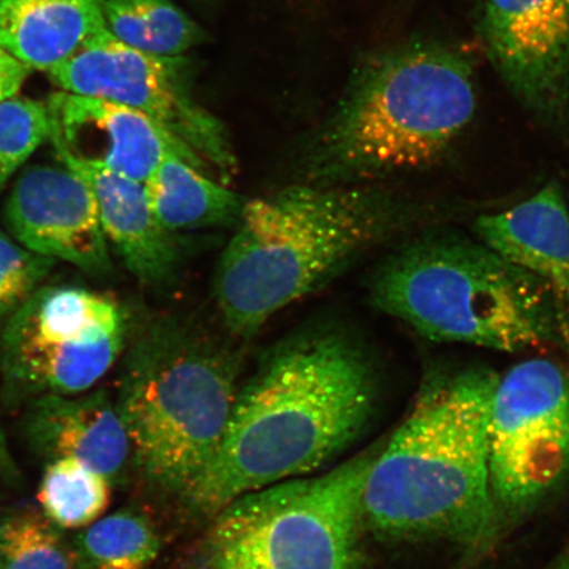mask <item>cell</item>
<instances>
[{
	"instance_id": "obj_22",
	"label": "cell",
	"mask_w": 569,
	"mask_h": 569,
	"mask_svg": "<svg viewBox=\"0 0 569 569\" xmlns=\"http://www.w3.org/2000/svg\"><path fill=\"white\" fill-rule=\"evenodd\" d=\"M49 519L32 509L0 522V569H76L74 550Z\"/></svg>"
},
{
	"instance_id": "obj_23",
	"label": "cell",
	"mask_w": 569,
	"mask_h": 569,
	"mask_svg": "<svg viewBox=\"0 0 569 569\" xmlns=\"http://www.w3.org/2000/svg\"><path fill=\"white\" fill-rule=\"evenodd\" d=\"M49 137L47 104L17 96L0 102V193Z\"/></svg>"
},
{
	"instance_id": "obj_15",
	"label": "cell",
	"mask_w": 569,
	"mask_h": 569,
	"mask_svg": "<svg viewBox=\"0 0 569 569\" xmlns=\"http://www.w3.org/2000/svg\"><path fill=\"white\" fill-rule=\"evenodd\" d=\"M94 196L107 243L141 282H166L180 264V239L163 230L149 208L144 183L113 170L59 156Z\"/></svg>"
},
{
	"instance_id": "obj_27",
	"label": "cell",
	"mask_w": 569,
	"mask_h": 569,
	"mask_svg": "<svg viewBox=\"0 0 569 569\" xmlns=\"http://www.w3.org/2000/svg\"><path fill=\"white\" fill-rule=\"evenodd\" d=\"M553 569H569V552L565 555L563 558L560 559L557 567Z\"/></svg>"
},
{
	"instance_id": "obj_11",
	"label": "cell",
	"mask_w": 569,
	"mask_h": 569,
	"mask_svg": "<svg viewBox=\"0 0 569 569\" xmlns=\"http://www.w3.org/2000/svg\"><path fill=\"white\" fill-rule=\"evenodd\" d=\"M490 59L518 101L558 120L569 107V0H483Z\"/></svg>"
},
{
	"instance_id": "obj_18",
	"label": "cell",
	"mask_w": 569,
	"mask_h": 569,
	"mask_svg": "<svg viewBox=\"0 0 569 569\" xmlns=\"http://www.w3.org/2000/svg\"><path fill=\"white\" fill-rule=\"evenodd\" d=\"M144 189L154 219L176 234L206 227H237L247 203L226 183L174 154L153 170Z\"/></svg>"
},
{
	"instance_id": "obj_5",
	"label": "cell",
	"mask_w": 569,
	"mask_h": 569,
	"mask_svg": "<svg viewBox=\"0 0 569 569\" xmlns=\"http://www.w3.org/2000/svg\"><path fill=\"white\" fill-rule=\"evenodd\" d=\"M372 301L439 343L519 353L569 352V312L536 277L481 240L427 238L391 256Z\"/></svg>"
},
{
	"instance_id": "obj_20",
	"label": "cell",
	"mask_w": 569,
	"mask_h": 569,
	"mask_svg": "<svg viewBox=\"0 0 569 569\" xmlns=\"http://www.w3.org/2000/svg\"><path fill=\"white\" fill-rule=\"evenodd\" d=\"M161 539L151 519L123 509L83 529L74 546L78 569H148L158 559Z\"/></svg>"
},
{
	"instance_id": "obj_1",
	"label": "cell",
	"mask_w": 569,
	"mask_h": 569,
	"mask_svg": "<svg viewBox=\"0 0 569 569\" xmlns=\"http://www.w3.org/2000/svg\"><path fill=\"white\" fill-rule=\"evenodd\" d=\"M379 390L367 348L338 327L282 341L239 389L222 447L183 501L212 517L234 498L319 471L365 431Z\"/></svg>"
},
{
	"instance_id": "obj_3",
	"label": "cell",
	"mask_w": 569,
	"mask_h": 569,
	"mask_svg": "<svg viewBox=\"0 0 569 569\" xmlns=\"http://www.w3.org/2000/svg\"><path fill=\"white\" fill-rule=\"evenodd\" d=\"M402 222L400 203L359 184L306 182L247 201L213 277L227 329L252 337Z\"/></svg>"
},
{
	"instance_id": "obj_24",
	"label": "cell",
	"mask_w": 569,
	"mask_h": 569,
	"mask_svg": "<svg viewBox=\"0 0 569 569\" xmlns=\"http://www.w3.org/2000/svg\"><path fill=\"white\" fill-rule=\"evenodd\" d=\"M52 264L0 232V317L11 315L39 289Z\"/></svg>"
},
{
	"instance_id": "obj_14",
	"label": "cell",
	"mask_w": 569,
	"mask_h": 569,
	"mask_svg": "<svg viewBox=\"0 0 569 569\" xmlns=\"http://www.w3.org/2000/svg\"><path fill=\"white\" fill-rule=\"evenodd\" d=\"M33 450L49 462L74 459L111 483L132 461L130 437L106 391L34 398L26 419Z\"/></svg>"
},
{
	"instance_id": "obj_25",
	"label": "cell",
	"mask_w": 569,
	"mask_h": 569,
	"mask_svg": "<svg viewBox=\"0 0 569 569\" xmlns=\"http://www.w3.org/2000/svg\"><path fill=\"white\" fill-rule=\"evenodd\" d=\"M30 70L0 48V102L18 94Z\"/></svg>"
},
{
	"instance_id": "obj_10",
	"label": "cell",
	"mask_w": 569,
	"mask_h": 569,
	"mask_svg": "<svg viewBox=\"0 0 569 569\" xmlns=\"http://www.w3.org/2000/svg\"><path fill=\"white\" fill-rule=\"evenodd\" d=\"M569 468V371L533 358L498 377L489 422L493 502L523 510Z\"/></svg>"
},
{
	"instance_id": "obj_2",
	"label": "cell",
	"mask_w": 569,
	"mask_h": 569,
	"mask_svg": "<svg viewBox=\"0 0 569 569\" xmlns=\"http://www.w3.org/2000/svg\"><path fill=\"white\" fill-rule=\"evenodd\" d=\"M498 375L433 377L369 471L366 528L381 538L475 542L493 516L489 422Z\"/></svg>"
},
{
	"instance_id": "obj_17",
	"label": "cell",
	"mask_w": 569,
	"mask_h": 569,
	"mask_svg": "<svg viewBox=\"0 0 569 569\" xmlns=\"http://www.w3.org/2000/svg\"><path fill=\"white\" fill-rule=\"evenodd\" d=\"M104 28L98 0H0V48L47 73Z\"/></svg>"
},
{
	"instance_id": "obj_26",
	"label": "cell",
	"mask_w": 569,
	"mask_h": 569,
	"mask_svg": "<svg viewBox=\"0 0 569 569\" xmlns=\"http://www.w3.org/2000/svg\"><path fill=\"white\" fill-rule=\"evenodd\" d=\"M3 465H9V451H7L3 431L0 429V466Z\"/></svg>"
},
{
	"instance_id": "obj_7",
	"label": "cell",
	"mask_w": 569,
	"mask_h": 569,
	"mask_svg": "<svg viewBox=\"0 0 569 569\" xmlns=\"http://www.w3.org/2000/svg\"><path fill=\"white\" fill-rule=\"evenodd\" d=\"M380 447L234 498L211 517L191 569H365L362 498Z\"/></svg>"
},
{
	"instance_id": "obj_16",
	"label": "cell",
	"mask_w": 569,
	"mask_h": 569,
	"mask_svg": "<svg viewBox=\"0 0 569 569\" xmlns=\"http://www.w3.org/2000/svg\"><path fill=\"white\" fill-rule=\"evenodd\" d=\"M476 237L543 282L569 312V209L557 182L515 208L487 213Z\"/></svg>"
},
{
	"instance_id": "obj_6",
	"label": "cell",
	"mask_w": 569,
	"mask_h": 569,
	"mask_svg": "<svg viewBox=\"0 0 569 569\" xmlns=\"http://www.w3.org/2000/svg\"><path fill=\"white\" fill-rule=\"evenodd\" d=\"M238 375L230 348L170 320L132 347L116 403L149 486L182 500L194 488L222 447Z\"/></svg>"
},
{
	"instance_id": "obj_9",
	"label": "cell",
	"mask_w": 569,
	"mask_h": 569,
	"mask_svg": "<svg viewBox=\"0 0 569 569\" xmlns=\"http://www.w3.org/2000/svg\"><path fill=\"white\" fill-rule=\"evenodd\" d=\"M188 63L183 56L141 52L104 28L48 74L62 91L131 107L158 120L227 184L238 169L229 133L191 94Z\"/></svg>"
},
{
	"instance_id": "obj_13",
	"label": "cell",
	"mask_w": 569,
	"mask_h": 569,
	"mask_svg": "<svg viewBox=\"0 0 569 569\" xmlns=\"http://www.w3.org/2000/svg\"><path fill=\"white\" fill-rule=\"evenodd\" d=\"M51 141L59 156L98 163L144 183L168 156L210 168L166 126L131 107L56 92L48 99Z\"/></svg>"
},
{
	"instance_id": "obj_8",
	"label": "cell",
	"mask_w": 569,
	"mask_h": 569,
	"mask_svg": "<svg viewBox=\"0 0 569 569\" xmlns=\"http://www.w3.org/2000/svg\"><path fill=\"white\" fill-rule=\"evenodd\" d=\"M127 320L120 306L97 291L39 288L13 310L0 338V367L20 395L87 393L116 365Z\"/></svg>"
},
{
	"instance_id": "obj_12",
	"label": "cell",
	"mask_w": 569,
	"mask_h": 569,
	"mask_svg": "<svg viewBox=\"0 0 569 569\" xmlns=\"http://www.w3.org/2000/svg\"><path fill=\"white\" fill-rule=\"evenodd\" d=\"M4 216L13 239L27 251L92 276L110 272L109 243L94 196L66 166L28 168L13 184Z\"/></svg>"
},
{
	"instance_id": "obj_4",
	"label": "cell",
	"mask_w": 569,
	"mask_h": 569,
	"mask_svg": "<svg viewBox=\"0 0 569 569\" xmlns=\"http://www.w3.org/2000/svg\"><path fill=\"white\" fill-rule=\"evenodd\" d=\"M471 63L416 42L371 57L303 156L308 182L348 184L438 160L472 122Z\"/></svg>"
},
{
	"instance_id": "obj_21",
	"label": "cell",
	"mask_w": 569,
	"mask_h": 569,
	"mask_svg": "<svg viewBox=\"0 0 569 569\" xmlns=\"http://www.w3.org/2000/svg\"><path fill=\"white\" fill-rule=\"evenodd\" d=\"M38 500L57 528L87 529L109 508L111 482L74 459L49 462L39 487Z\"/></svg>"
},
{
	"instance_id": "obj_19",
	"label": "cell",
	"mask_w": 569,
	"mask_h": 569,
	"mask_svg": "<svg viewBox=\"0 0 569 569\" xmlns=\"http://www.w3.org/2000/svg\"><path fill=\"white\" fill-rule=\"evenodd\" d=\"M106 30L139 51L180 57L202 44L204 32L172 0H98Z\"/></svg>"
}]
</instances>
